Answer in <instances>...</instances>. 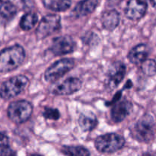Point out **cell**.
Segmentation results:
<instances>
[{
	"instance_id": "1",
	"label": "cell",
	"mask_w": 156,
	"mask_h": 156,
	"mask_svg": "<svg viewBox=\"0 0 156 156\" xmlns=\"http://www.w3.org/2000/svg\"><path fill=\"white\" fill-rule=\"evenodd\" d=\"M25 57V51L18 44L0 51V73H9L21 65Z\"/></svg>"
},
{
	"instance_id": "2",
	"label": "cell",
	"mask_w": 156,
	"mask_h": 156,
	"mask_svg": "<svg viewBox=\"0 0 156 156\" xmlns=\"http://www.w3.org/2000/svg\"><path fill=\"white\" fill-rule=\"evenodd\" d=\"M154 128L155 122L152 116L145 114L134 125L132 129V136L141 143H149L154 136Z\"/></svg>"
},
{
	"instance_id": "3",
	"label": "cell",
	"mask_w": 156,
	"mask_h": 156,
	"mask_svg": "<svg viewBox=\"0 0 156 156\" xmlns=\"http://www.w3.org/2000/svg\"><path fill=\"white\" fill-rule=\"evenodd\" d=\"M125 139L117 133H106L98 136L95 140V147L101 153L111 154L120 150L125 145Z\"/></svg>"
},
{
	"instance_id": "4",
	"label": "cell",
	"mask_w": 156,
	"mask_h": 156,
	"mask_svg": "<svg viewBox=\"0 0 156 156\" xmlns=\"http://www.w3.org/2000/svg\"><path fill=\"white\" fill-rule=\"evenodd\" d=\"M28 84V79L24 76H17L10 78L2 83L0 88V97L9 100L21 94Z\"/></svg>"
},
{
	"instance_id": "5",
	"label": "cell",
	"mask_w": 156,
	"mask_h": 156,
	"mask_svg": "<svg viewBox=\"0 0 156 156\" xmlns=\"http://www.w3.org/2000/svg\"><path fill=\"white\" fill-rule=\"evenodd\" d=\"M33 108L30 102L25 100L14 101L8 108V117L15 123H23L31 117Z\"/></svg>"
},
{
	"instance_id": "6",
	"label": "cell",
	"mask_w": 156,
	"mask_h": 156,
	"mask_svg": "<svg viewBox=\"0 0 156 156\" xmlns=\"http://www.w3.org/2000/svg\"><path fill=\"white\" fill-rule=\"evenodd\" d=\"M75 62L73 59H62L54 62L44 73V79L48 82H54L67 74L73 68Z\"/></svg>"
},
{
	"instance_id": "7",
	"label": "cell",
	"mask_w": 156,
	"mask_h": 156,
	"mask_svg": "<svg viewBox=\"0 0 156 156\" xmlns=\"http://www.w3.org/2000/svg\"><path fill=\"white\" fill-rule=\"evenodd\" d=\"M61 28V18L58 15H45L37 27L35 34L38 40H42L55 33Z\"/></svg>"
},
{
	"instance_id": "8",
	"label": "cell",
	"mask_w": 156,
	"mask_h": 156,
	"mask_svg": "<svg viewBox=\"0 0 156 156\" xmlns=\"http://www.w3.org/2000/svg\"><path fill=\"white\" fill-rule=\"evenodd\" d=\"M75 47L76 44L73 38L68 35H64L54 38L50 50L55 56H61L72 53Z\"/></svg>"
},
{
	"instance_id": "9",
	"label": "cell",
	"mask_w": 156,
	"mask_h": 156,
	"mask_svg": "<svg viewBox=\"0 0 156 156\" xmlns=\"http://www.w3.org/2000/svg\"><path fill=\"white\" fill-rule=\"evenodd\" d=\"M148 8L146 0H129L125 9V15L132 21H138L144 17Z\"/></svg>"
},
{
	"instance_id": "10",
	"label": "cell",
	"mask_w": 156,
	"mask_h": 156,
	"mask_svg": "<svg viewBox=\"0 0 156 156\" xmlns=\"http://www.w3.org/2000/svg\"><path fill=\"white\" fill-rule=\"evenodd\" d=\"M126 67L122 62H116L110 66L107 75V85L110 89H114L123 80Z\"/></svg>"
},
{
	"instance_id": "11",
	"label": "cell",
	"mask_w": 156,
	"mask_h": 156,
	"mask_svg": "<svg viewBox=\"0 0 156 156\" xmlns=\"http://www.w3.org/2000/svg\"><path fill=\"white\" fill-rule=\"evenodd\" d=\"M82 87L80 79L76 77H70L57 85L53 90L56 95H70L79 91Z\"/></svg>"
},
{
	"instance_id": "12",
	"label": "cell",
	"mask_w": 156,
	"mask_h": 156,
	"mask_svg": "<svg viewBox=\"0 0 156 156\" xmlns=\"http://www.w3.org/2000/svg\"><path fill=\"white\" fill-rule=\"evenodd\" d=\"M132 108V105L130 101L123 99L117 101L113 104L111 109V118L115 123H119L125 119L130 114Z\"/></svg>"
},
{
	"instance_id": "13",
	"label": "cell",
	"mask_w": 156,
	"mask_h": 156,
	"mask_svg": "<svg viewBox=\"0 0 156 156\" xmlns=\"http://www.w3.org/2000/svg\"><path fill=\"white\" fill-rule=\"evenodd\" d=\"M149 47L145 44H138L133 47L128 54V58L132 63L141 65L149 55Z\"/></svg>"
},
{
	"instance_id": "14",
	"label": "cell",
	"mask_w": 156,
	"mask_h": 156,
	"mask_svg": "<svg viewBox=\"0 0 156 156\" xmlns=\"http://www.w3.org/2000/svg\"><path fill=\"white\" fill-rule=\"evenodd\" d=\"M120 17L119 13L115 9L108 10L102 14L101 21L102 27L108 30H113L119 25Z\"/></svg>"
},
{
	"instance_id": "15",
	"label": "cell",
	"mask_w": 156,
	"mask_h": 156,
	"mask_svg": "<svg viewBox=\"0 0 156 156\" xmlns=\"http://www.w3.org/2000/svg\"><path fill=\"white\" fill-rule=\"evenodd\" d=\"M99 0H82L77 3L73 9V12L78 17L90 15L97 7Z\"/></svg>"
},
{
	"instance_id": "16",
	"label": "cell",
	"mask_w": 156,
	"mask_h": 156,
	"mask_svg": "<svg viewBox=\"0 0 156 156\" xmlns=\"http://www.w3.org/2000/svg\"><path fill=\"white\" fill-rule=\"evenodd\" d=\"M97 123V118L93 113H83L80 114L78 118V124L84 132L92 131L96 127Z\"/></svg>"
},
{
	"instance_id": "17",
	"label": "cell",
	"mask_w": 156,
	"mask_h": 156,
	"mask_svg": "<svg viewBox=\"0 0 156 156\" xmlns=\"http://www.w3.org/2000/svg\"><path fill=\"white\" fill-rule=\"evenodd\" d=\"M44 7L54 12H64L70 8L71 0H42Z\"/></svg>"
},
{
	"instance_id": "18",
	"label": "cell",
	"mask_w": 156,
	"mask_h": 156,
	"mask_svg": "<svg viewBox=\"0 0 156 156\" xmlns=\"http://www.w3.org/2000/svg\"><path fill=\"white\" fill-rule=\"evenodd\" d=\"M61 152L66 156H90L88 149L81 146H64Z\"/></svg>"
},
{
	"instance_id": "19",
	"label": "cell",
	"mask_w": 156,
	"mask_h": 156,
	"mask_svg": "<svg viewBox=\"0 0 156 156\" xmlns=\"http://www.w3.org/2000/svg\"><path fill=\"white\" fill-rule=\"evenodd\" d=\"M38 15L33 12H28L22 16L20 21V27L24 30H29L33 28L38 22Z\"/></svg>"
},
{
	"instance_id": "20",
	"label": "cell",
	"mask_w": 156,
	"mask_h": 156,
	"mask_svg": "<svg viewBox=\"0 0 156 156\" xmlns=\"http://www.w3.org/2000/svg\"><path fill=\"white\" fill-rule=\"evenodd\" d=\"M17 14V8L12 2H3L0 5V15L6 19H11Z\"/></svg>"
},
{
	"instance_id": "21",
	"label": "cell",
	"mask_w": 156,
	"mask_h": 156,
	"mask_svg": "<svg viewBox=\"0 0 156 156\" xmlns=\"http://www.w3.org/2000/svg\"><path fill=\"white\" fill-rule=\"evenodd\" d=\"M141 70L146 76L152 77L156 75V60L153 59H145L141 64Z\"/></svg>"
},
{
	"instance_id": "22",
	"label": "cell",
	"mask_w": 156,
	"mask_h": 156,
	"mask_svg": "<svg viewBox=\"0 0 156 156\" xmlns=\"http://www.w3.org/2000/svg\"><path fill=\"white\" fill-rule=\"evenodd\" d=\"M43 117L47 120H57L60 118V113L58 109L51 108H45L42 113Z\"/></svg>"
},
{
	"instance_id": "23",
	"label": "cell",
	"mask_w": 156,
	"mask_h": 156,
	"mask_svg": "<svg viewBox=\"0 0 156 156\" xmlns=\"http://www.w3.org/2000/svg\"><path fill=\"white\" fill-rule=\"evenodd\" d=\"M0 156H17V155L15 151L12 150L9 146H7V147L2 148Z\"/></svg>"
},
{
	"instance_id": "24",
	"label": "cell",
	"mask_w": 156,
	"mask_h": 156,
	"mask_svg": "<svg viewBox=\"0 0 156 156\" xmlns=\"http://www.w3.org/2000/svg\"><path fill=\"white\" fill-rule=\"evenodd\" d=\"M9 137L4 133L0 132V148H4L9 146Z\"/></svg>"
},
{
	"instance_id": "25",
	"label": "cell",
	"mask_w": 156,
	"mask_h": 156,
	"mask_svg": "<svg viewBox=\"0 0 156 156\" xmlns=\"http://www.w3.org/2000/svg\"><path fill=\"white\" fill-rule=\"evenodd\" d=\"M149 2L151 5H152V7L156 9V0H149Z\"/></svg>"
},
{
	"instance_id": "26",
	"label": "cell",
	"mask_w": 156,
	"mask_h": 156,
	"mask_svg": "<svg viewBox=\"0 0 156 156\" xmlns=\"http://www.w3.org/2000/svg\"><path fill=\"white\" fill-rule=\"evenodd\" d=\"M12 1H14V0H0V2H12Z\"/></svg>"
},
{
	"instance_id": "27",
	"label": "cell",
	"mask_w": 156,
	"mask_h": 156,
	"mask_svg": "<svg viewBox=\"0 0 156 156\" xmlns=\"http://www.w3.org/2000/svg\"><path fill=\"white\" fill-rule=\"evenodd\" d=\"M28 156H42V155H39V154H37V153H32V154H29V155H28Z\"/></svg>"
},
{
	"instance_id": "28",
	"label": "cell",
	"mask_w": 156,
	"mask_h": 156,
	"mask_svg": "<svg viewBox=\"0 0 156 156\" xmlns=\"http://www.w3.org/2000/svg\"><path fill=\"white\" fill-rule=\"evenodd\" d=\"M151 156H156V152H155V153H154V154H151Z\"/></svg>"
}]
</instances>
